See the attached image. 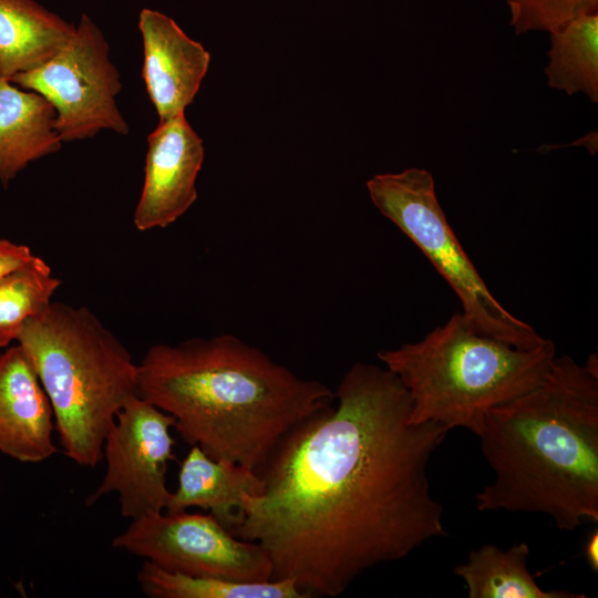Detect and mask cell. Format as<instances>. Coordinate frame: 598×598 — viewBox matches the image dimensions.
I'll return each mask as SVG.
<instances>
[{
	"mask_svg": "<svg viewBox=\"0 0 598 598\" xmlns=\"http://www.w3.org/2000/svg\"><path fill=\"white\" fill-rule=\"evenodd\" d=\"M54 414L33 364L18 344L0 353V453L40 463L58 452Z\"/></svg>",
	"mask_w": 598,
	"mask_h": 598,
	"instance_id": "cell-12",
	"label": "cell"
},
{
	"mask_svg": "<svg viewBox=\"0 0 598 598\" xmlns=\"http://www.w3.org/2000/svg\"><path fill=\"white\" fill-rule=\"evenodd\" d=\"M174 423L169 414L151 402L137 394L132 396L105 436L106 471L86 504L113 493L124 518L164 512L172 494L166 484L167 467L176 460L171 435Z\"/></svg>",
	"mask_w": 598,
	"mask_h": 598,
	"instance_id": "cell-9",
	"label": "cell"
},
{
	"mask_svg": "<svg viewBox=\"0 0 598 598\" xmlns=\"http://www.w3.org/2000/svg\"><path fill=\"white\" fill-rule=\"evenodd\" d=\"M137 581L151 598H307L292 579L235 581L169 571L145 560Z\"/></svg>",
	"mask_w": 598,
	"mask_h": 598,
	"instance_id": "cell-18",
	"label": "cell"
},
{
	"mask_svg": "<svg viewBox=\"0 0 598 598\" xmlns=\"http://www.w3.org/2000/svg\"><path fill=\"white\" fill-rule=\"evenodd\" d=\"M204 154L203 140L185 113L159 122L147 136L144 182L133 216L137 230L165 228L192 207Z\"/></svg>",
	"mask_w": 598,
	"mask_h": 598,
	"instance_id": "cell-10",
	"label": "cell"
},
{
	"mask_svg": "<svg viewBox=\"0 0 598 598\" xmlns=\"http://www.w3.org/2000/svg\"><path fill=\"white\" fill-rule=\"evenodd\" d=\"M54 106L40 93L0 76V182L7 186L31 162L56 153Z\"/></svg>",
	"mask_w": 598,
	"mask_h": 598,
	"instance_id": "cell-14",
	"label": "cell"
},
{
	"mask_svg": "<svg viewBox=\"0 0 598 598\" xmlns=\"http://www.w3.org/2000/svg\"><path fill=\"white\" fill-rule=\"evenodd\" d=\"M584 556L589 565V567L594 570H598V530L595 529L590 533L588 536L585 548H584Z\"/></svg>",
	"mask_w": 598,
	"mask_h": 598,
	"instance_id": "cell-22",
	"label": "cell"
},
{
	"mask_svg": "<svg viewBox=\"0 0 598 598\" xmlns=\"http://www.w3.org/2000/svg\"><path fill=\"white\" fill-rule=\"evenodd\" d=\"M49 398L63 453L94 467L117 413L137 390V363L86 307L52 302L17 339Z\"/></svg>",
	"mask_w": 598,
	"mask_h": 598,
	"instance_id": "cell-4",
	"label": "cell"
},
{
	"mask_svg": "<svg viewBox=\"0 0 598 598\" xmlns=\"http://www.w3.org/2000/svg\"><path fill=\"white\" fill-rule=\"evenodd\" d=\"M509 25L516 34L530 31L551 33L576 18L596 13L598 0H504Z\"/></svg>",
	"mask_w": 598,
	"mask_h": 598,
	"instance_id": "cell-20",
	"label": "cell"
},
{
	"mask_svg": "<svg viewBox=\"0 0 598 598\" xmlns=\"http://www.w3.org/2000/svg\"><path fill=\"white\" fill-rule=\"evenodd\" d=\"M74 30L34 0H0V76L10 80L41 66Z\"/></svg>",
	"mask_w": 598,
	"mask_h": 598,
	"instance_id": "cell-15",
	"label": "cell"
},
{
	"mask_svg": "<svg viewBox=\"0 0 598 598\" xmlns=\"http://www.w3.org/2000/svg\"><path fill=\"white\" fill-rule=\"evenodd\" d=\"M494 480L477 509L543 513L560 530L598 522V358L555 357L546 379L489 409L477 435Z\"/></svg>",
	"mask_w": 598,
	"mask_h": 598,
	"instance_id": "cell-3",
	"label": "cell"
},
{
	"mask_svg": "<svg viewBox=\"0 0 598 598\" xmlns=\"http://www.w3.org/2000/svg\"><path fill=\"white\" fill-rule=\"evenodd\" d=\"M529 548L520 543L507 549L484 545L471 550L467 560L454 568L470 598H585L567 590H544L528 570Z\"/></svg>",
	"mask_w": 598,
	"mask_h": 598,
	"instance_id": "cell-16",
	"label": "cell"
},
{
	"mask_svg": "<svg viewBox=\"0 0 598 598\" xmlns=\"http://www.w3.org/2000/svg\"><path fill=\"white\" fill-rule=\"evenodd\" d=\"M109 53L102 31L83 13L54 56L9 81L40 93L54 106V126L62 142L93 137L101 130L127 135L130 126L116 105L121 75Z\"/></svg>",
	"mask_w": 598,
	"mask_h": 598,
	"instance_id": "cell-7",
	"label": "cell"
},
{
	"mask_svg": "<svg viewBox=\"0 0 598 598\" xmlns=\"http://www.w3.org/2000/svg\"><path fill=\"white\" fill-rule=\"evenodd\" d=\"M332 405L301 422L257 472L230 532L267 553L271 579L337 597L364 571L446 535L427 465L448 430L410 422L411 399L385 367L355 362Z\"/></svg>",
	"mask_w": 598,
	"mask_h": 598,
	"instance_id": "cell-1",
	"label": "cell"
},
{
	"mask_svg": "<svg viewBox=\"0 0 598 598\" xmlns=\"http://www.w3.org/2000/svg\"><path fill=\"white\" fill-rule=\"evenodd\" d=\"M367 188L375 208L414 243L454 290L461 312L478 332L519 349L536 348L545 340L492 295L450 226L427 169L377 174Z\"/></svg>",
	"mask_w": 598,
	"mask_h": 598,
	"instance_id": "cell-6",
	"label": "cell"
},
{
	"mask_svg": "<svg viewBox=\"0 0 598 598\" xmlns=\"http://www.w3.org/2000/svg\"><path fill=\"white\" fill-rule=\"evenodd\" d=\"M33 256L27 245L0 238V277L24 265Z\"/></svg>",
	"mask_w": 598,
	"mask_h": 598,
	"instance_id": "cell-21",
	"label": "cell"
},
{
	"mask_svg": "<svg viewBox=\"0 0 598 598\" xmlns=\"http://www.w3.org/2000/svg\"><path fill=\"white\" fill-rule=\"evenodd\" d=\"M556 355L549 339L519 349L478 332L462 312L420 341L377 353L410 395L411 423L463 427L476 436L486 412L542 383Z\"/></svg>",
	"mask_w": 598,
	"mask_h": 598,
	"instance_id": "cell-5",
	"label": "cell"
},
{
	"mask_svg": "<svg viewBox=\"0 0 598 598\" xmlns=\"http://www.w3.org/2000/svg\"><path fill=\"white\" fill-rule=\"evenodd\" d=\"M61 282L35 255L0 277V349L17 342L24 322L49 308Z\"/></svg>",
	"mask_w": 598,
	"mask_h": 598,
	"instance_id": "cell-19",
	"label": "cell"
},
{
	"mask_svg": "<svg viewBox=\"0 0 598 598\" xmlns=\"http://www.w3.org/2000/svg\"><path fill=\"white\" fill-rule=\"evenodd\" d=\"M112 546L158 567L190 576L268 581L272 566L265 549L235 536L212 514L152 512L131 519Z\"/></svg>",
	"mask_w": 598,
	"mask_h": 598,
	"instance_id": "cell-8",
	"label": "cell"
},
{
	"mask_svg": "<svg viewBox=\"0 0 598 598\" xmlns=\"http://www.w3.org/2000/svg\"><path fill=\"white\" fill-rule=\"evenodd\" d=\"M136 394L174 419L190 446L256 472L295 426L330 408L334 392L237 336L152 346Z\"/></svg>",
	"mask_w": 598,
	"mask_h": 598,
	"instance_id": "cell-2",
	"label": "cell"
},
{
	"mask_svg": "<svg viewBox=\"0 0 598 598\" xmlns=\"http://www.w3.org/2000/svg\"><path fill=\"white\" fill-rule=\"evenodd\" d=\"M143 38L142 78L159 122L184 113L195 99L210 62L209 52L176 22L155 10L138 18Z\"/></svg>",
	"mask_w": 598,
	"mask_h": 598,
	"instance_id": "cell-11",
	"label": "cell"
},
{
	"mask_svg": "<svg viewBox=\"0 0 598 598\" xmlns=\"http://www.w3.org/2000/svg\"><path fill=\"white\" fill-rule=\"evenodd\" d=\"M262 491L264 481L256 471L215 460L192 445L181 463L177 488L164 512L183 513L189 507H200L230 530L241 518L244 498Z\"/></svg>",
	"mask_w": 598,
	"mask_h": 598,
	"instance_id": "cell-13",
	"label": "cell"
},
{
	"mask_svg": "<svg viewBox=\"0 0 598 598\" xmlns=\"http://www.w3.org/2000/svg\"><path fill=\"white\" fill-rule=\"evenodd\" d=\"M544 73L549 87L585 94L598 103V12L584 14L549 33Z\"/></svg>",
	"mask_w": 598,
	"mask_h": 598,
	"instance_id": "cell-17",
	"label": "cell"
}]
</instances>
